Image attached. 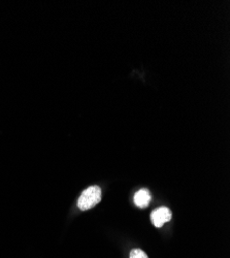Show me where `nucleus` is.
<instances>
[{
    "label": "nucleus",
    "mask_w": 230,
    "mask_h": 258,
    "mask_svg": "<svg viewBox=\"0 0 230 258\" xmlns=\"http://www.w3.org/2000/svg\"><path fill=\"white\" fill-rule=\"evenodd\" d=\"M100 201L101 189L98 186H91L82 192L78 200V208L81 211H87L95 207Z\"/></svg>",
    "instance_id": "obj_1"
},
{
    "label": "nucleus",
    "mask_w": 230,
    "mask_h": 258,
    "mask_svg": "<svg viewBox=\"0 0 230 258\" xmlns=\"http://www.w3.org/2000/svg\"><path fill=\"white\" fill-rule=\"evenodd\" d=\"M171 219H172V212L169 208L166 207H160L158 209H155L151 213V221L154 224V226L157 228L162 227L163 224L171 221Z\"/></svg>",
    "instance_id": "obj_2"
},
{
    "label": "nucleus",
    "mask_w": 230,
    "mask_h": 258,
    "mask_svg": "<svg viewBox=\"0 0 230 258\" xmlns=\"http://www.w3.org/2000/svg\"><path fill=\"white\" fill-rule=\"evenodd\" d=\"M152 200V196L148 189H140L137 191L134 196V204L140 209H145L147 208Z\"/></svg>",
    "instance_id": "obj_3"
},
{
    "label": "nucleus",
    "mask_w": 230,
    "mask_h": 258,
    "mask_svg": "<svg viewBox=\"0 0 230 258\" xmlns=\"http://www.w3.org/2000/svg\"><path fill=\"white\" fill-rule=\"evenodd\" d=\"M129 258H149V257L142 250H140V249H133L130 252Z\"/></svg>",
    "instance_id": "obj_4"
}]
</instances>
